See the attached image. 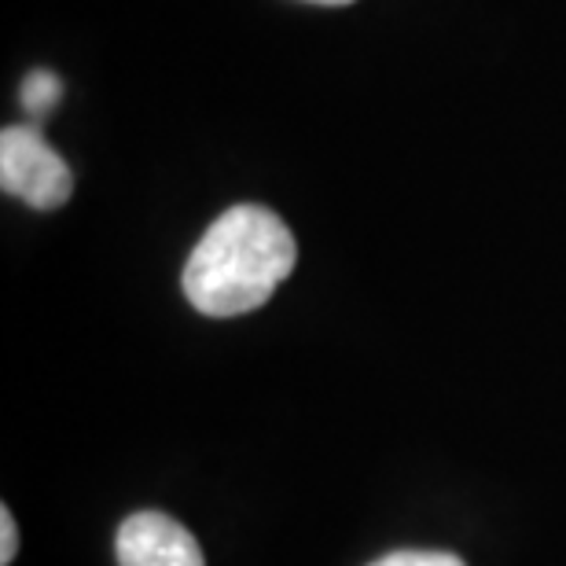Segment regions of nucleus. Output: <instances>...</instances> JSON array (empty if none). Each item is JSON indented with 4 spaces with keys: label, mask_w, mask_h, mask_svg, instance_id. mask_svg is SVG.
I'll return each instance as SVG.
<instances>
[{
    "label": "nucleus",
    "mask_w": 566,
    "mask_h": 566,
    "mask_svg": "<svg viewBox=\"0 0 566 566\" xmlns=\"http://www.w3.org/2000/svg\"><path fill=\"white\" fill-rule=\"evenodd\" d=\"M310 4H354V0H310Z\"/></svg>",
    "instance_id": "7"
},
{
    "label": "nucleus",
    "mask_w": 566,
    "mask_h": 566,
    "mask_svg": "<svg viewBox=\"0 0 566 566\" xmlns=\"http://www.w3.org/2000/svg\"><path fill=\"white\" fill-rule=\"evenodd\" d=\"M115 552L118 566H207L196 537L163 512H137L126 518Z\"/></svg>",
    "instance_id": "3"
},
{
    "label": "nucleus",
    "mask_w": 566,
    "mask_h": 566,
    "mask_svg": "<svg viewBox=\"0 0 566 566\" xmlns=\"http://www.w3.org/2000/svg\"><path fill=\"white\" fill-rule=\"evenodd\" d=\"M298 247L273 210L240 202L210 224L185 265V294L207 316H243L291 276Z\"/></svg>",
    "instance_id": "1"
},
{
    "label": "nucleus",
    "mask_w": 566,
    "mask_h": 566,
    "mask_svg": "<svg viewBox=\"0 0 566 566\" xmlns=\"http://www.w3.org/2000/svg\"><path fill=\"white\" fill-rule=\"evenodd\" d=\"M15 548H19V530H15V518H11V512L4 507V512H0V566H8L15 559Z\"/></svg>",
    "instance_id": "6"
},
{
    "label": "nucleus",
    "mask_w": 566,
    "mask_h": 566,
    "mask_svg": "<svg viewBox=\"0 0 566 566\" xmlns=\"http://www.w3.org/2000/svg\"><path fill=\"white\" fill-rule=\"evenodd\" d=\"M19 96H22V107H27L30 118H44L55 104H60L63 85H60V77H55L52 71H33L27 82H22Z\"/></svg>",
    "instance_id": "4"
},
{
    "label": "nucleus",
    "mask_w": 566,
    "mask_h": 566,
    "mask_svg": "<svg viewBox=\"0 0 566 566\" xmlns=\"http://www.w3.org/2000/svg\"><path fill=\"white\" fill-rule=\"evenodd\" d=\"M371 566H463V559L449 556V552H394Z\"/></svg>",
    "instance_id": "5"
},
{
    "label": "nucleus",
    "mask_w": 566,
    "mask_h": 566,
    "mask_svg": "<svg viewBox=\"0 0 566 566\" xmlns=\"http://www.w3.org/2000/svg\"><path fill=\"white\" fill-rule=\"evenodd\" d=\"M0 185L33 210H60L74 196V174L38 126H8L0 133Z\"/></svg>",
    "instance_id": "2"
}]
</instances>
